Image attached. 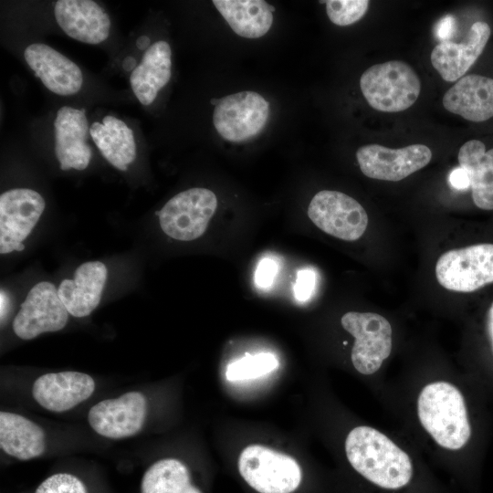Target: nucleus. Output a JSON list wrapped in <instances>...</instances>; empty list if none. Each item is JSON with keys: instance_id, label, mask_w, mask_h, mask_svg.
Listing matches in <instances>:
<instances>
[{"instance_id": "f257e3e1", "label": "nucleus", "mask_w": 493, "mask_h": 493, "mask_svg": "<svg viewBox=\"0 0 493 493\" xmlns=\"http://www.w3.org/2000/svg\"><path fill=\"white\" fill-rule=\"evenodd\" d=\"M345 452L351 467L381 488L397 489L412 478L413 466L408 455L372 427L353 428L346 437Z\"/></svg>"}, {"instance_id": "f03ea898", "label": "nucleus", "mask_w": 493, "mask_h": 493, "mask_svg": "<svg viewBox=\"0 0 493 493\" xmlns=\"http://www.w3.org/2000/svg\"><path fill=\"white\" fill-rule=\"evenodd\" d=\"M417 414L424 428L442 447L462 448L470 439L471 426L460 391L446 382H435L422 390Z\"/></svg>"}, {"instance_id": "7ed1b4c3", "label": "nucleus", "mask_w": 493, "mask_h": 493, "mask_svg": "<svg viewBox=\"0 0 493 493\" xmlns=\"http://www.w3.org/2000/svg\"><path fill=\"white\" fill-rule=\"evenodd\" d=\"M364 99L374 110L399 112L410 108L421 91V81L405 62L391 60L367 68L360 79Z\"/></svg>"}, {"instance_id": "20e7f679", "label": "nucleus", "mask_w": 493, "mask_h": 493, "mask_svg": "<svg viewBox=\"0 0 493 493\" xmlns=\"http://www.w3.org/2000/svg\"><path fill=\"white\" fill-rule=\"evenodd\" d=\"M238 473L257 493H296L303 472L292 456L261 445H250L240 454Z\"/></svg>"}, {"instance_id": "39448f33", "label": "nucleus", "mask_w": 493, "mask_h": 493, "mask_svg": "<svg viewBox=\"0 0 493 493\" xmlns=\"http://www.w3.org/2000/svg\"><path fill=\"white\" fill-rule=\"evenodd\" d=\"M435 277L445 288L473 292L493 283V244L482 243L443 253Z\"/></svg>"}, {"instance_id": "423d86ee", "label": "nucleus", "mask_w": 493, "mask_h": 493, "mask_svg": "<svg viewBox=\"0 0 493 493\" xmlns=\"http://www.w3.org/2000/svg\"><path fill=\"white\" fill-rule=\"evenodd\" d=\"M216 207L217 198L211 190L195 187L175 194L155 215L168 236L191 241L205 233Z\"/></svg>"}, {"instance_id": "0eeeda50", "label": "nucleus", "mask_w": 493, "mask_h": 493, "mask_svg": "<svg viewBox=\"0 0 493 493\" xmlns=\"http://www.w3.org/2000/svg\"><path fill=\"white\" fill-rule=\"evenodd\" d=\"M342 328L355 341L351 350L354 368L362 374L377 372L392 351V326L382 315L349 311L341 320Z\"/></svg>"}, {"instance_id": "6e6552de", "label": "nucleus", "mask_w": 493, "mask_h": 493, "mask_svg": "<svg viewBox=\"0 0 493 493\" xmlns=\"http://www.w3.org/2000/svg\"><path fill=\"white\" fill-rule=\"evenodd\" d=\"M308 215L320 230L346 241L360 238L368 226V215L362 205L338 191L317 193L309 205Z\"/></svg>"}, {"instance_id": "1a4fd4ad", "label": "nucleus", "mask_w": 493, "mask_h": 493, "mask_svg": "<svg viewBox=\"0 0 493 493\" xmlns=\"http://www.w3.org/2000/svg\"><path fill=\"white\" fill-rule=\"evenodd\" d=\"M269 103L255 91H241L220 99L213 122L226 141L243 142L258 134L267 122Z\"/></svg>"}, {"instance_id": "9d476101", "label": "nucleus", "mask_w": 493, "mask_h": 493, "mask_svg": "<svg viewBox=\"0 0 493 493\" xmlns=\"http://www.w3.org/2000/svg\"><path fill=\"white\" fill-rule=\"evenodd\" d=\"M68 311L61 301L55 285L41 281L28 292L13 321V330L22 340H32L45 332L62 330Z\"/></svg>"}, {"instance_id": "9b49d317", "label": "nucleus", "mask_w": 493, "mask_h": 493, "mask_svg": "<svg viewBox=\"0 0 493 493\" xmlns=\"http://www.w3.org/2000/svg\"><path fill=\"white\" fill-rule=\"evenodd\" d=\"M431 150L424 144L390 149L372 143L360 147L356 159L362 173L372 179L397 182L426 166Z\"/></svg>"}, {"instance_id": "f8f14e48", "label": "nucleus", "mask_w": 493, "mask_h": 493, "mask_svg": "<svg viewBox=\"0 0 493 493\" xmlns=\"http://www.w3.org/2000/svg\"><path fill=\"white\" fill-rule=\"evenodd\" d=\"M147 414V400L142 393L128 392L118 398L102 400L89 411L91 428L99 435L121 439L138 434Z\"/></svg>"}, {"instance_id": "ddd939ff", "label": "nucleus", "mask_w": 493, "mask_h": 493, "mask_svg": "<svg viewBox=\"0 0 493 493\" xmlns=\"http://www.w3.org/2000/svg\"><path fill=\"white\" fill-rule=\"evenodd\" d=\"M55 153L61 170H84L88 167L92 149L86 142L89 131L85 109L61 107L54 121Z\"/></svg>"}, {"instance_id": "4468645a", "label": "nucleus", "mask_w": 493, "mask_h": 493, "mask_svg": "<svg viewBox=\"0 0 493 493\" xmlns=\"http://www.w3.org/2000/svg\"><path fill=\"white\" fill-rule=\"evenodd\" d=\"M95 382L89 374L75 371L48 372L33 383L34 399L52 412H65L91 396Z\"/></svg>"}, {"instance_id": "2eb2a0df", "label": "nucleus", "mask_w": 493, "mask_h": 493, "mask_svg": "<svg viewBox=\"0 0 493 493\" xmlns=\"http://www.w3.org/2000/svg\"><path fill=\"white\" fill-rule=\"evenodd\" d=\"M26 62L50 91L60 95L76 94L81 89L83 75L72 60L53 47L35 43L26 47Z\"/></svg>"}, {"instance_id": "dca6fc26", "label": "nucleus", "mask_w": 493, "mask_h": 493, "mask_svg": "<svg viewBox=\"0 0 493 493\" xmlns=\"http://www.w3.org/2000/svg\"><path fill=\"white\" fill-rule=\"evenodd\" d=\"M490 27L483 21L474 23L464 42L441 41L432 50V66L447 82L456 81L476 62L490 37Z\"/></svg>"}, {"instance_id": "f3484780", "label": "nucleus", "mask_w": 493, "mask_h": 493, "mask_svg": "<svg viewBox=\"0 0 493 493\" xmlns=\"http://www.w3.org/2000/svg\"><path fill=\"white\" fill-rule=\"evenodd\" d=\"M58 25L70 37L96 45L110 34L108 14L91 0H58L54 6Z\"/></svg>"}, {"instance_id": "a211bd4d", "label": "nucleus", "mask_w": 493, "mask_h": 493, "mask_svg": "<svg viewBox=\"0 0 493 493\" xmlns=\"http://www.w3.org/2000/svg\"><path fill=\"white\" fill-rule=\"evenodd\" d=\"M46 202L37 192L15 188L0 195V242H22L39 220Z\"/></svg>"}, {"instance_id": "6ab92c4d", "label": "nucleus", "mask_w": 493, "mask_h": 493, "mask_svg": "<svg viewBox=\"0 0 493 493\" xmlns=\"http://www.w3.org/2000/svg\"><path fill=\"white\" fill-rule=\"evenodd\" d=\"M108 270L100 261H89L77 267L73 279H63L58 294L68 313L77 318L89 316L100 304Z\"/></svg>"}, {"instance_id": "aec40b11", "label": "nucleus", "mask_w": 493, "mask_h": 493, "mask_svg": "<svg viewBox=\"0 0 493 493\" xmlns=\"http://www.w3.org/2000/svg\"><path fill=\"white\" fill-rule=\"evenodd\" d=\"M443 106L470 121L492 118L493 79L477 74L462 77L445 93Z\"/></svg>"}, {"instance_id": "412c9836", "label": "nucleus", "mask_w": 493, "mask_h": 493, "mask_svg": "<svg viewBox=\"0 0 493 493\" xmlns=\"http://www.w3.org/2000/svg\"><path fill=\"white\" fill-rule=\"evenodd\" d=\"M172 77V50L170 45L160 40L145 51L142 62L132 70L130 83L139 101L150 105L158 91Z\"/></svg>"}, {"instance_id": "4be33fe9", "label": "nucleus", "mask_w": 493, "mask_h": 493, "mask_svg": "<svg viewBox=\"0 0 493 493\" xmlns=\"http://www.w3.org/2000/svg\"><path fill=\"white\" fill-rule=\"evenodd\" d=\"M45 432L35 422L15 413L0 412V447L22 461L40 456L46 449Z\"/></svg>"}, {"instance_id": "5701e85b", "label": "nucleus", "mask_w": 493, "mask_h": 493, "mask_svg": "<svg viewBox=\"0 0 493 493\" xmlns=\"http://www.w3.org/2000/svg\"><path fill=\"white\" fill-rule=\"evenodd\" d=\"M459 167L467 174L474 204L493 210V148L486 151L478 140H470L459 149Z\"/></svg>"}, {"instance_id": "b1692460", "label": "nucleus", "mask_w": 493, "mask_h": 493, "mask_svg": "<svg viewBox=\"0 0 493 493\" xmlns=\"http://www.w3.org/2000/svg\"><path fill=\"white\" fill-rule=\"evenodd\" d=\"M213 4L242 37L258 38L270 29L275 7L262 0H214Z\"/></svg>"}, {"instance_id": "393cba45", "label": "nucleus", "mask_w": 493, "mask_h": 493, "mask_svg": "<svg viewBox=\"0 0 493 493\" xmlns=\"http://www.w3.org/2000/svg\"><path fill=\"white\" fill-rule=\"evenodd\" d=\"M102 122H93L89 134L102 156L115 168L126 171L136 157L133 131L111 115L105 116Z\"/></svg>"}, {"instance_id": "a878e982", "label": "nucleus", "mask_w": 493, "mask_h": 493, "mask_svg": "<svg viewBox=\"0 0 493 493\" xmlns=\"http://www.w3.org/2000/svg\"><path fill=\"white\" fill-rule=\"evenodd\" d=\"M141 493H204L192 477L188 467L176 458H163L142 475Z\"/></svg>"}, {"instance_id": "bb28decb", "label": "nucleus", "mask_w": 493, "mask_h": 493, "mask_svg": "<svg viewBox=\"0 0 493 493\" xmlns=\"http://www.w3.org/2000/svg\"><path fill=\"white\" fill-rule=\"evenodd\" d=\"M278 367L277 357L269 352L255 355L246 353L241 359L228 364L226 377L228 381H243L263 376Z\"/></svg>"}, {"instance_id": "cd10ccee", "label": "nucleus", "mask_w": 493, "mask_h": 493, "mask_svg": "<svg viewBox=\"0 0 493 493\" xmlns=\"http://www.w3.org/2000/svg\"><path fill=\"white\" fill-rule=\"evenodd\" d=\"M369 3L367 0H329L326 1V12L333 24L345 26L362 19Z\"/></svg>"}, {"instance_id": "c85d7f7f", "label": "nucleus", "mask_w": 493, "mask_h": 493, "mask_svg": "<svg viewBox=\"0 0 493 493\" xmlns=\"http://www.w3.org/2000/svg\"><path fill=\"white\" fill-rule=\"evenodd\" d=\"M34 493H89V490L76 475L61 472L43 480Z\"/></svg>"}, {"instance_id": "c756f323", "label": "nucleus", "mask_w": 493, "mask_h": 493, "mask_svg": "<svg viewBox=\"0 0 493 493\" xmlns=\"http://www.w3.org/2000/svg\"><path fill=\"white\" fill-rule=\"evenodd\" d=\"M315 285V274L309 268L298 271L294 285L295 297L299 301L307 300L312 294Z\"/></svg>"}, {"instance_id": "7c9ffc66", "label": "nucleus", "mask_w": 493, "mask_h": 493, "mask_svg": "<svg viewBox=\"0 0 493 493\" xmlns=\"http://www.w3.org/2000/svg\"><path fill=\"white\" fill-rule=\"evenodd\" d=\"M278 266L272 258H263L257 265L255 272V283L258 288H269L275 279Z\"/></svg>"}, {"instance_id": "2f4dec72", "label": "nucleus", "mask_w": 493, "mask_h": 493, "mask_svg": "<svg viewBox=\"0 0 493 493\" xmlns=\"http://www.w3.org/2000/svg\"><path fill=\"white\" fill-rule=\"evenodd\" d=\"M451 184L456 189H465L469 186L467 174L462 168L455 169L449 176Z\"/></svg>"}, {"instance_id": "473e14b6", "label": "nucleus", "mask_w": 493, "mask_h": 493, "mask_svg": "<svg viewBox=\"0 0 493 493\" xmlns=\"http://www.w3.org/2000/svg\"><path fill=\"white\" fill-rule=\"evenodd\" d=\"M452 26H454V19L451 16H446L440 21L436 32L437 36L442 38V41L446 40V37L450 35Z\"/></svg>"}, {"instance_id": "72a5a7b5", "label": "nucleus", "mask_w": 493, "mask_h": 493, "mask_svg": "<svg viewBox=\"0 0 493 493\" xmlns=\"http://www.w3.org/2000/svg\"><path fill=\"white\" fill-rule=\"evenodd\" d=\"M25 249V245L22 242L16 241H3L0 242V253L7 254L14 250L23 251Z\"/></svg>"}, {"instance_id": "f704fd0d", "label": "nucleus", "mask_w": 493, "mask_h": 493, "mask_svg": "<svg viewBox=\"0 0 493 493\" xmlns=\"http://www.w3.org/2000/svg\"><path fill=\"white\" fill-rule=\"evenodd\" d=\"M10 308V299L7 294L2 289L0 294V313L1 320H3L8 313Z\"/></svg>"}, {"instance_id": "c9c22d12", "label": "nucleus", "mask_w": 493, "mask_h": 493, "mask_svg": "<svg viewBox=\"0 0 493 493\" xmlns=\"http://www.w3.org/2000/svg\"><path fill=\"white\" fill-rule=\"evenodd\" d=\"M488 330L493 348V303L491 304L488 312Z\"/></svg>"}, {"instance_id": "e433bc0d", "label": "nucleus", "mask_w": 493, "mask_h": 493, "mask_svg": "<svg viewBox=\"0 0 493 493\" xmlns=\"http://www.w3.org/2000/svg\"><path fill=\"white\" fill-rule=\"evenodd\" d=\"M135 65L136 59L131 56L126 57L122 62V68L126 71L133 70L136 68Z\"/></svg>"}, {"instance_id": "4c0bfd02", "label": "nucleus", "mask_w": 493, "mask_h": 493, "mask_svg": "<svg viewBox=\"0 0 493 493\" xmlns=\"http://www.w3.org/2000/svg\"><path fill=\"white\" fill-rule=\"evenodd\" d=\"M150 38L147 36H141L136 41V46L139 49L142 50L150 46Z\"/></svg>"}, {"instance_id": "58836bf2", "label": "nucleus", "mask_w": 493, "mask_h": 493, "mask_svg": "<svg viewBox=\"0 0 493 493\" xmlns=\"http://www.w3.org/2000/svg\"><path fill=\"white\" fill-rule=\"evenodd\" d=\"M219 100H220L212 99V100H211V103H212L213 105L216 106V105L218 104Z\"/></svg>"}]
</instances>
